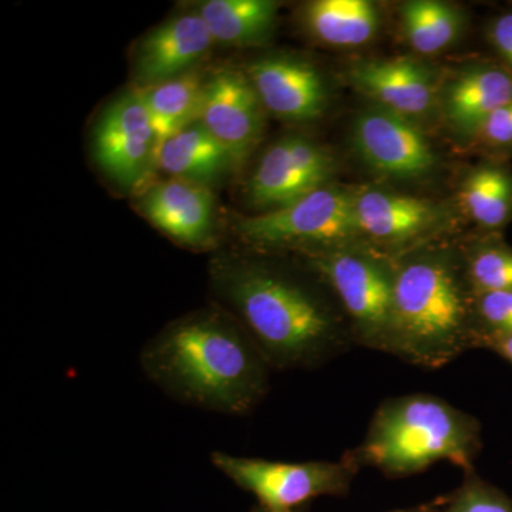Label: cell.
<instances>
[{
  "instance_id": "cell-1",
  "label": "cell",
  "mask_w": 512,
  "mask_h": 512,
  "mask_svg": "<svg viewBox=\"0 0 512 512\" xmlns=\"http://www.w3.org/2000/svg\"><path fill=\"white\" fill-rule=\"evenodd\" d=\"M212 285L272 370H316L355 345L338 301L255 259L222 256Z\"/></svg>"
},
{
  "instance_id": "cell-2",
  "label": "cell",
  "mask_w": 512,
  "mask_h": 512,
  "mask_svg": "<svg viewBox=\"0 0 512 512\" xmlns=\"http://www.w3.org/2000/svg\"><path fill=\"white\" fill-rule=\"evenodd\" d=\"M140 365L175 402L225 416L254 412L272 370L241 323L215 309L168 323L141 349Z\"/></svg>"
},
{
  "instance_id": "cell-3",
  "label": "cell",
  "mask_w": 512,
  "mask_h": 512,
  "mask_svg": "<svg viewBox=\"0 0 512 512\" xmlns=\"http://www.w3.org/2000/svg\"><path fill=\"white\" fill-rule=\"evenodd\" d=\"M390 355L423 369L450 365L477 349L474 292L466 266L443 251L394 259Z\"/></svg>"
},
{
  "instance_id": "cell-4",
  "label": "cell",
  "mask_w": 512,
  "mask_h": 512,
  "mask_svg": "<svg viewBox=\"0 0 512 512\" xmlns=\"http://www.w3.org/2000/svg\"><path fill=\"white\" fill-rule=\"evenodd\" d=\"M483 448V427L476 417L427 393L384 400L365 439L346 456L362 470L370 467L387 478L424 473L440 461L468 473Z\"/></svg>"
},
{
  "instance_id": "cell-5",
  "label": "cell",
  "mask_w": 512,
  "mask_h": 512,
  "mask_svg": "<svg viewBox=\"0 0 512 512\" xmlns=\"http://www.w3.org/2000/svg\"><path fill=\"white\" fill-rule=\"evenodd\" d=\"M345 313L355 345L390 355L393 261L369 249L345 247L302 254Z\"/></svg>"
},
{
  "instance_id": "cell-6",
  "label": "cell",
  "mask_w": 512,
  "mask_h": 512,
  "mask_svg": "<svg viewBox=\"0 0 512 512\" xmlns=\"http://www.w3.org/2000/svg\"><path fill=\"white\" fill-rule=\"evenodd\" d=\"M235 234L256 252L295 251L299 255L352 245L360 235L353 194L329 185L288 207L239 218Z\"/></svg>"
},
{
  "instance_id": "cell-7",
  "label": "cell",
  "mask_w": 512,
  "mask_h": 512,
  "mask_svg": "<svg viewBox=\"0 0 512 512\" xmlns=\"http://www.w3.org/2000/svg\"><path fill=\"white\" fill-rule=\"evenodd\" d=\"M212 466L241 490L254 495L258 505L272 511L308 508L320 497H346L360 468L343 454L338 461L265 460L224 451L211 453Z\"/></svg>"
},
{
  "instance_id": "cell-8",
  "label": "cell",
  "mask_w": 512,
  "mask_h": 512,
  "mask_svg": "<svg viewBox=\"0 0 512 512\" xmlns=\"http://www.w3.org/2000/svg\"><path fill=\"white\" fill-rule=\"evenodd\" d=\"M158 140L146 104L136 90L113 101L93 131V154L111 180L140 187L157 164Z\"/></svg>"
},
{
  "instance_id": "cell-9",
  "label": "cell",
  "mask_w": 512,
  "mask_h": 512,
  "mask_svg": "<svg viewBox=\"0 0 512 512\" xmlns=\"http://www.w3.org/2000/svg\"><path fill=\"white\" fill-rule=\"evenodd\" d=\"M335 171L332 156L301 136L281 138L265 151L247 184L256 208L278 210L328 185Z\"/></svg>"
},
{
  "instance_id": "cell-10",
  "label": "cell",
  "mask_w": 512,
  "mask_h": 512,
  "mask_svg": "<svg viewBox=\"0 0 512 512\" xmlns=\"http://www.w3.org/2000/svg\"><path fill=\"white\" fill-rule=\"evenodd\" d=\"M353 143L369 168L386 177L412 180L436 167V153L414 121L382 107L356 117Z\"/></svg>"
},
{
  "instance_id": "cell-11",
  "label": "cell",
  "mask_w": 512,
  "mask_h": 512,
  "mask_svg": "<svg viewBox=\"0 0 512 512\" xmlns=\"http://www.w3.org/2000/svg\"><path fill=\"white\" fill-rule=\"evenodd\" d=\"M264 110L247 74L225 67L205 82L198 121L241 165L264 133Z\"/></svg>"
},
{
  "instance_id": "cell-12",
  "label": "cell",
  "mask_w": 512,
  "mask_h": 512,
  "mask_svg": "<svg viewBox=\"0 0 512 512\" xmlns=\"http://www.w3.org/2000/svg\"><path fill=\"white\" fill-rule=\"evenodd\" d=\"M247 76L262 106L276 119L288 123H312L322 116L326 87L312 64L291 56L255 60Z\"/></svg>"
},
{
  "instance_id": "cell-13",
  "label": "cell",
  "mask_w": 512,
  "mask_h": 512,
  "mask_svg": "<svg viewBox=\"0 0 512 512\" xmlns=\"http://www.w3.org/2000/svg\"><path fill=\"white\" fill-rule=\"evenodd\" d=\"M140 211L177 244L192 249L214 245V197L204 185L178 178L151 185L141 197Z\"/></svg>"
},
{
  "instance_id": "cell-14",
  "label": "cell",
  "mask_w": 512,
  "mask_h": 512,
  "mask_svg": "<svg viewBox=\"0 0 512 512\" xmlns=\"http://www.w3.org/2000/svg\"><path fill=\"white\" fill-rule=\"evenodd\" d=\"M348 77L377 107L406 119L429 113L436 101L433 76L409 57L360 60L350 67Z\"/></svg>"
},
{
  "instance_id": "cell-15",
  "label": "cell",
  "mask_w": 512,
  "mask_h": 512,
  "mask_svg": "<svg viewBox=\"0 0 512 512\" xmlns=\"http://www.w3.org/2000/svg\"><path fill=\"white\" fill-rule=\"evenodd\" d=\"M214 43L197 12L167 20L138 46L134 64L137 82L140 87L153 86L191 72Z\"/></svg>"
},
{
  "instance_id": "cell-16",
  "label": "cell",
  "mask_w": 512,
  "mask_h": 512,
  "mask_svg": "<svg viewBox=\"0 0 512 512\" xmlns=\"http://www.w3.org/2000/svg\"><path fill=\"white\" fill-rule=\"evenodd\" d=\"M359 234L380 245L399 248L426 234L437 221L431 202L382 190L353 194Z\"/></svg>"
},
{
  "instance_id": "cell-17",
  "label": "cell",
  "mask_w": 512,
  "mask_h": 512,
  "mask_svg": "<svg viewBox=\"0 0 512 512\" xmlns=\"http://www.w3.org/2000/svg\"><path fill=\"white\" fill-rule=\"evenodd\" d=\"M511 101V70L497 64H478L447 87L444 113L457 131L476 136L484 121Z\"/></svg>"
},
{
  "instance_id": "cell-18",
  "label": "cell",
  "mask_w": 512,
  "mask_h": 512,
  "mask_svg": "<svg viewBox=\"0 0 512 512\" xmlns=\"http://www.w3.org/2000/svg\"><path fill=\"white\" fill-rule=\"evenodd\" d=\"M156 165L173 178L207 187L234 163L220 141L197 121L158 147Z\"/></svg>"
},
{
  "instance_id": "cell-19",
  "label": "cell",
  "mask_w": 512,
  "mask_h": 512,
  "mask_svg": "<svg viewBox=\"0 0 512 512\" xmlns=\"http://www.w3.org/2000/svg\"><path fill=\"white\" fill-rule=\"evenodd\" d=\"M205 82L207 79L191 70L174 79L136 90L150 114L158 147L200 119Z\"/></svg>"
},
{
  "instance_id": "cell-20",
  "label": "cell",
  "mask_w": 512,
  "mask_h": 512,
  "mask_svg": "<svg viewBox=\"0 0 512 512\" xmlns=\"http://www.w3.org/2000/svg\"><path fill=\"white\" fill-rule=\"evenodd\" d=\"M278 3L271 0H208L198 5L215 42L251 46L265 42L274 30Z\"/></svg>"
},
{
  "instance_id": "cell-21",
  "label": "cell",
  "mask_w": 512,
  "mask_h": 512,
  "mask_svg": "<svg viewBox=\"0 0 512 512\" xmlns=\"http://www.w3.org/2000/svg\"><path fill=\"white\" fill-rule=\"evenodd\" d=\"M303 16L312 35L330 46L365 45L379 29V13L367 0H316Z\"/></svg>"
},
{
  "instance_id": "cell-22",
  "label": "cell",
  "mask_w": 512,
  "mask_h": 512,
  "mask_svg": "<svg viewBox=\"0 0 512 512\" xmlns=\"http://www.w3.org/2000/svg\"><path fill=\"white\" fill-rule=\"evenodd\" d=\"M461 202L468 217L480 227H504L512 220L511 171L497 163L474 168L461 185Z\"/></svg>"
},
{
  "instance_id": "cell-23",
  "label": "cell",
  "mask_w": 512,
  "mask_h": 512,
  "mask_svg": "<svg viewBox=\"0 0 512 512\" xmlns=\"http://www.w3.org/2000/svg\"><path fill=\"white\" fill-rule=\"evenodd\" d=\"M407 42L416 52L434 55L456 42L461 16L454 6L439 0H412L400 10Z\"/></svg>"
},
{
  "instance_id": "cell-24",
  "label": "cell",
  "mask_w": 512,
  "mask_h": 512,
  "mask_svg": "<svg viewBox=\"0 0 512 512\" xmlns=\"http://www.w3.org/2000/svg\"><path fill=\"white\" fill-rule=\"evenodd\" d=\"M464 266L474 295L512 291V249L500 239H487L471 248Z\"/></svg>"
},
{
  "instance_id": "cell-25",
  "label": "cell",
  "mask_w": 512,
  "mask_h": 512,
  "mask_svg": "<svg viewBox=\"0 0 512 512\" xmlns=\"http://www.w3.org/2000/svg\"><path fill=\"white\" fill-rule=\"evenodd\" d=\"M441 497L439 512H512L511 498L483 480L476 470L464 473L460 487Z\"/></svg>"
},
{
  "instance_id": "cell-26",
  "label": "cell",
  "mask_w": 512,
  "mask_h": 512,
  "mask_svg": "<svg viewBox=\"0 0 512 512\" xmlns=\"http://www.w3.org/2000/svg\"><path fill=\"white\" fill-rule=\"evenodd\" d=\"M473 313L477 349L512 336V291L476 293Z\"/></svg>"
},
{
  "instance_id": "cell-27",
  "label": "cell",
  "mask_w": 512,
  "mask_h": 512,
  "mask_svg": "<svg viewBox=\"0 0 512 512\" xmlns=\"http://www.w3.org/2000/svg\"><path fill=\"white\" fill-rule=\"evenodd\" d=\"M476 137L484 147L491 150L504 151L512 148V101L494 111L483 126L477 131Z\"/></svg>"
},
{
  "instance_id": "cell-28",
  "label": "cell",
  "mask_w": 512,
  "mask_h": 512,
  "mask_svg": "<svg viewBox=\"0 0 512 512\" xmlns=\"http://www.w3.org/2000/svg\"><path fill=\"white\" fill-rule=\"evenodd\" d=\"M490 42L512 72V12L498 16L490 26Z\"/></svg>"
},
{
  "instance_id": "cell-29",
  "label": "cell",
  "mask_w": 512,
  "mask_h": 512,
  "mask_svg": "<svg viewBox=\"0 0 512 512\" xmlns=\"http://www.w3.org/2000/svg\"><path fill=\"white\" fill-rule=\"evenodd\" d=\"M485 350L497 353L498 356L503 357V359L507 360V362H510L512 365V336L494 340V342L490 343Z\"/></svg>"
},
{
  "instance_id": "cell-30",
  "label": "cell",
  "mask_w": 512,
  "mask_h": 512,
  "mask_svg": "<svg viewBox=\"0 0 512 512\" xmlns=\"http://www.w3.org/2000/svg\"><path fill=\"white\" fill-rule=\"evenodd\" d=\"M443 497L434 498V500L426 501V503L414 505L409 508H397V510H390L387 512H439Z\"/></svg>"
},
{
  "instance_id": "cell-31",
  "label": "cell",
  "mask_w": 512,
  "mask_h": 512,
  "mask_svg": "<svg viewBox=\"0 0 512 512\" xmlns=\"http://www.w3.org/2000/svg\"><path fill=\"white\" fill-rule=\"evenodd\" d=\"M249 512H279V511L268 510V508L262 507V505H256V507L252 508V510ZM285 512H306V508H301V510L285 511Z\"/></svg>"
}]
</instances>
